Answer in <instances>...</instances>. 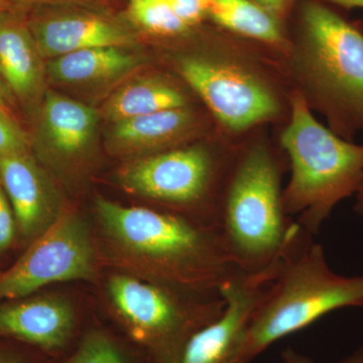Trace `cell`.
<instances>
[{
	"mask_svg": "<svg viewBox=\"0 0 363 363\" xmlns=\"http://www.w3.org/2000/svg\"><path fill=\"white\" fill-rule=\"evenodd\" d=\"M217 229L241 274L274 271L312 235L286 214L278 162L264 145L250 147L225 179Z\"/></svg>",
	"mask_w": 363,
	"mask_h": 363,
	"instance_id": "obj_2",
	"label": "cell"
},
{
	"mask_svg": "<svg viewBox=\"0 0 363 363\" xmlns=\"http://www.w3.org/2000/svg\"><path fill=\"white\" fill-rule=\"evenodd\" d=\"M281 142L292 172L284 206L314 235L336 204L359 190L363 145L343 140L318 123L300 94L293 98L292 116Z\"/></svg>",
	"mask_w": 363,
	"mask_h": 363,
	"instance_id": "obj_4",
	"label": "cell"
},
{
	"mask_svg": "<svg viewBox=\"0 0 363 363\" xmlns=\"http://www.w3.org/2000/svg\"><path fill=\"white\" fill-rule=\"evenodd\" d=\"M112 317L147 363H178L190 339L220 316L221 298H201L117 272L105 286Z\"/></svg>",
	"mask_w": 363,
	"mask_h": 363,
	"instance_id": "obj_5",
	"label": "cell"
},
{
	"mask_svg": "<svg viewBox=\"0 0 363 363\" xmlns=\"http://www.w3.org/2000/svg\"><path fill=\"white\" fill-rule=\"evenodd\" d=\"M303 21L310 82L338 125L363 130V33L317 2L306 4Z\"/></svg>",
	"mask_w": 363,
	"mask_h": 363,
	"instance_id": "obj_6",
	"label": "cell"
},
{
	"mask_svg": "<svg viewBox=\"0 0 363 363\" xmlns=\"http://www.w3.org/2000/svg\"><path fill=\"white\" fill-rule=\"evenodd\" d=\"M45 353L16 341L0 340V363H52Z\"/></svg>",
	"mask_w": 363,
	"mask_h": 363,
	"instance_id": "obj_23",
	"label": "cell"
},
{
	"mask_svg": "<svg viewBox=\"0 0 363 363\" xmlns=\"http://www.w3.org/2000/svg\"><path fill=\"white\" fill-rule=\"evenodd\" d=\"M128 14L136 26L152 35H177L189 28L167 0H128Z\"/></svg>",
	"mask_w": 363,
	"mask_h": 363,
	"instance_id": "obj_21",
	"label": "cell"
},
{
	"mask_svg": "<svg viewBox=\"0 0 363 363\" xmlns=\"http://www.w3.org/2000/svg\"><path fill=\"white\" fill-rule=\"evenodd\" d=\"M28 25L42 58H58L91 48L128 47L133 43L123 28L98 16H52Z\"/></svg>",
	"mask_w": 363,
	"mask_h": 363,
	"instance_id": "obj_14",
	"label": "cell"
},
{
	"mask_svg": "<svg viewBox=\"0 0 363 363\" xmlns=\"http://www.w3.org/2000/svg\"><path fill=\"white\" fill-rule=\"evenodd\" d=\"M33 295L0 302V339L25 344L54 359L76 338L77 314L65 298Z\"/></svg>",
	"mask_w": 363,
	"mask_h": 363,
	"instance_id": "obj_11",
	"label": "cell"
},
{
	"mask_svg": "<svg viewBox=\"0 0 363 363\" xmlns=\"http://www.w3.org/2000/svg\"><path fill=\"white\" fill-rule=\"evenodd\" d=\"M98 123L92 107L70 98L48 92L39 126V147L52 166L69 167L87 152Z\"/></svg>",
	"mask_w": 363,
	"mask_h": 363,
	"instance_id": "obj_13",
	"label": "cell"
},
{
	"mask_svg": "<svg viewBox=\"0 0 363 363\" xmlns=\"http://www.w3.org/2000/svg\"><path fill=\"white\" fill-rule=\"evenodd\" d=\"M18 238L13 207L0 181V255L7 252Z\"/></svg>",
	"mask_w": 363,
	"mask_h": 363,
	"instance_id": "obj_24",
	"label": "cell"
},
{
	"mask_svg": "<svg viewBox=\"0 0 363 363\" xmlns=\"http://www.w3.org/2000/svg\"><path fill=\"white\" fill-rule=\"evenodd\" d=\"M179 69L182 77L228 130H245L278 113V101L272 91L230 62L189 57L182 60Z\"/></svg>",
	"mask_w": 363,
	"mask_h": 363,
	"instance_id": "obj_9",
	"label": "cell"
},
{
	"mask_svg": "<svg viewBox=\"0 0 363 363\" xmlns=\"http://www.w3.org/2000/svg\"><path fill=\"white\" fill-rule=\"evenodd\" d=\"M357 211L359 213L363 214V182L362 186H360L359 190H358Z\"/></svg>",
	"mask_w": 363,
	"mask_h": 363,
	"instance_id": "obj_31",
	"label": "cell"
},
{
	"mask_svg": "<svg viewBox=\"0 0 363 363\" xmlns=\"http://www.w3.org/2000/svg\"><path fill=\"white\" fill-rule=\"evenodd\" d=\"M138 65L140 59L124 48L100 47L52 59L48 71L58 82L87 84L119 77Z\"/></svg>",
	"mask_w": 363,
	"mask_h": 363,
	"instance_id": "obj_17",
	"label": "cell"
},
{
	"mask_svg": "<svg viewBox=\"0 0 363 363\" xmlns=\"http://www.w3.org/2000/svg\"><path fill=\"white\" fill-rule=\"evenodd\" d=\"M0 181L13 207L18 238L28 245L65 211L49 177L30 152L0 160Z\"/></svg>",
	"mask_w": 363,
	"mask_h": 363,
	"instance_id": "obj_12",
	"label": "cell"
},
{
	"mask_svg": "<svg viewBox=\"0 0 363 363\" xmlns=\"http://www.w3.org/2000/svg\"><path fill=\"white\" fill-rule=\"evenodd\" d=\"M30 152L25 131L9 111L0 108V160Z\"/></svg>",
	"mask_w": 363,
	"mask_h": 363,
	"instance_id": "obj_22",
	"label": "cell"
},
{
	"mask_svg": "<svg viewBox=\"0 0 363 363\" xmlns=\"http://www.w3.org/2000/svg\"><path fill=\"white\" fill-rule=\"evenodd\" d=\"M99 262L92 228L80 215L65 210L13 266L0 272V302L28 297L52 284L94 281Z\"/></svg>",
	"mask_w": 363,
	"mask_h": 363,
	"instance_id": "obj_8",
	"label": "cell"
},
{
	"mask_svg": "<svg viewBox=\"0 0 363 363\" xmlns=\"http://www.w3.org/2000/svg\"><path fill=\"white\" fill-rule=\"evenodd\" d=\"M252 1L264 7L269 13L274 16V14L279 13L283 9L286 0H252Z\"/></svg>",
	"mask_w": 363,
	"mask_h": 363,
	"instance_id": "obj_28",
	"label": "cell"
},
{
	"mask_svg": "<svg viewBox=\"0 0 363 363\" xmlns=\"http://www.w3.org/2000/svg\"><path fill=\"white\" fill-rule=\"evenodd\" d=\"M11 104H13V95L0 75V108L9 112Z\"/></svg>",
	"mask_w": 363,
	"mask_h": 363,
	"instance_id": "obj_27",
	"label": "cell"
},
{
	"mask_svg": "<svg viewBox=\"0 0 363 363\" xmlns=\"http://www.w3.org/2000/svg\"><path fill=\"white\" fill-rule=\"evenodd\" d=\"M7 1L16 6H37V4H69V2H80L83 0H7Z\"/></svg>",
	"mask_w": 363,
	"mask_h": 363,
	"instance_id": "obj_29",
	"label": "cell"
},
{
	"mask_svg": "<svg viewBox=\"0 0 363 363\" xmlns=\"http://www.w3.org/2000/svg\"><path fill=\"white\" fill-rule=\"evenodd\" d=\"M277 274L269 271L236 274L222 288L223 312L190 339L178 363H243L250 320Z\"/></svg>",
	"mask_w": 363,
	"mask_h": 363,
	"instance_id": "obj_10",
	"label": "cell"
},
{
	"mask_svg": "<svg viewBox=\"0 0 363 363\" xmlns=\"http://www.w3.org/2000/svg\"><path fill=\"white\" fill-rule=\"evenodd\" d=\"M185 106L184 95L173 86L154 79H138L124 85L109 97L104 104V114L116 123L133 117Z\"/></svg>",
	"mask_w": 363,
	"mask_h": 363,
	"instance_id": "obj_18",
	"label": "cell"
},
{
	"mask_svg": "<svg viewBox=\"0 0 363 363\" xmlns=\"http://www.w3.org/2000/svg\"><path fill=\"white\" fill-rule=\"evenodd\" d=\"M100 259L119 272L201 298H221L240 274L218 229L171 210L94 203Z\"/></svg>",
	"mask_w": 363,
	"mask_h": 363,
	"instance_id": "obj_1",
	"label": "cell"
},
{
	"mask_svg": "<svg viewBox=\"0 0 363 363\" xmlns=\"http://www.w3.org/2000/svg\"><path fill=\"white\" fill-rule=\"evenodd\" d=\"M40 56L28 23L0 11V75L13 96L32 102L43 83Z\"/></svg>",
	"mask_w": 363,
	"mask_h": 363,
	"instance_id": "obj_15",
	"label": "cell"
},
{
	"mask_svg": "<svg viewBox=\"0 0 363 363\" xmlns=\"http://www.w3.org/2000/svg\"><path fill=\"white\" fill-rule=\"evenodd\" d=\"M191 112L169 109L114 123L111 142L121 154L152 152L178 142L193 124Z\"/></svg>",
	"mask_w": 363,
	"mask_h": 363,
	"instance_id": "obj_16",
	"label": "cell"
},
{
	"mask_svg": "<svg viewBox=\"0 0 363 363\" xmlns=\"http://www.w3.org/2000/svg\"><path fill=\"white\" fill-rule=\"evenodd\" d=\"M58 363H131V360L116 336L93 327L82 334L71 354Z\"/></svg>",
	"mask_w": 363,
	"mask_h": 363,
	"instance_id": "obj_20",
	"label": "cell"
},
{
	"mask_svg": "<svg viewBox=\"0 0 363 363\" xmlns=\"http://www.w3.org/2000/svg\"><path fill=\"white\" fill-rule=\"evenodd\" d=\"M219 169L213 154L197 145L138 157L123 166L117 177L131 194L217 228Z\"/></svg>",
	"mask_w": 363,
	"mask_h": 363,
	"instance_id": "obj_7",
	"label": "cell"
},
{
	"mask_svg": "<svg viewBox=\"0 0 363 363\" xmlns=\"http://www.w3.org/2000/svg\"><path fill=\"white\" fill-rule=\"evenodd\" d=\"M218 25L245 37L277 44L281 33L274 14L252 0H210L209 13Z\"/></svg>",
	"mask_w": 363,
	"mask_h": 363,
	"instance_id": "obj_19",
	"label": "cell"
},
{
	"mask_svg": "<svg viewBox=\"0 0 363 363\" xmlns=\"http://www.w3.org/2000/svg\"><path fill=\"white\" fill-rule=\"evenodd\" d=\"M348 307H363V276L332 271L323 247L311 238L286 260L267 286L248 326L243 363L325 315Z\"/></svg>",
	"mask_w": 363,
	"mask_h": 363,
	"instance_id": "obj_3",
	"label": "cell"
},
{
	"mask_svg": "<svg viewBox=\"0 0 363 363\" xmlns=\"http://www.w3.org/2000/svg\"><path fill=\"white\" fill-rule=\"evenodd\" d=\"M281 363H315L311 358L294 348H286L281 352ZM340 363H363V346L355 351L350 357H346Z\"/></svg>",
	"mask_w": 363,
	"mask_h": 363,
	"instance_id": "obj_26",
	"label": "cell"
},
{
	"mask_svg": "<svg viewBox=\"0 0 363 363\" xmlns=\"http://www.w3.org/2000/svg\"><path fill=\"white\" fill-rule=\"evenodd\" d=\"M327 1L336 4V6L346 7V9L363 7V0H327Z\"/></svg>",
	"mask_w": 363,
	"mask_h": 363,
	"instance_id": "obj_30",
	"label": "cell"
},
{
	"mask_svg": "<svg viewBox=\"0 0 363 363\" xmlns=\"http://www.w3.org/2000/svg\"><path fill=\"white\" fill-rule=\"evenodd\" d=\"M176 16L188 26L199 23L209 13L210 0H167Z\"/></svg>",
	"mask_w": 363,
	"mask_h": 363,
	"instance_id": "obj_25",
	"label": "cell"
}]
</instances>
